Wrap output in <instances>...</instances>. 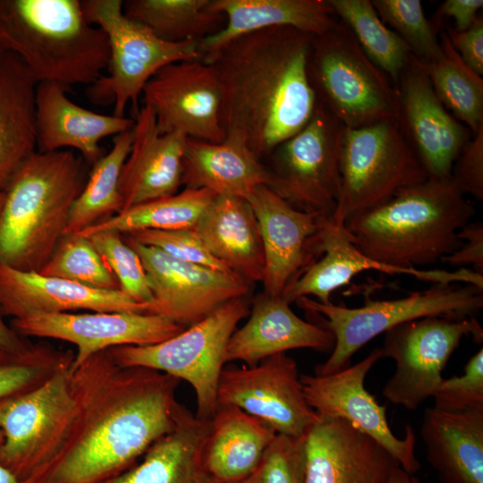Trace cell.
Segmentation results:
<instances>
[{
	"instance_id": "obj_46",
	"label": "cell",
	"mask_w": 483,
	"mask_h": 483,
	"mask_svg": "<svg viewBox=\"0 0 483 483\" xmlns=\"http://www.w3.org/2000/svg\"><path fill=\"white\" fill-rule=\"evenodd\" d=\"M451 180L463 195L483 199V128L472 136L455 159Z\"/></svg>"
},
{
	"instance_id": "obj_27",
	"label": "cell",
	"mask_w": 483,
	"mask_h": 483,
	"mask_svg": "<svg viewBox=\"0 0 483 483\" xmlns=\"http://www.w3.org/2000/svg\"><path fill=\"white\" fill-rule=\"evenodd\" d=\"M212 4L226 22L199 43L204 62L233 40L254 31L292 27L317 36L338 20L327 0H212Z\"/></svg>"
},
{
	"instance_id": "obj_43",
	"label": "cell",
	"mask_w": 483,
	"mask_h": 483,
	"mask_svg": "<svg viewBox=\"0 0 483 483\" xmlns=\"http://www.w3.org/2000/svg\"><path fill=\"white\" fill-rule=\"evenodd\" d=\"M125 236L147 246L155 247L169 256L221 272H233L215 258L193 229L140 230Z\"/></svg>"
},
{
	"instance_id": "obj_38",
	"label": "cell",
	"mask_w": 483,
	"mask_h": 483,
	"mask_svg": "<svg viewBox=\"0 0 483 483\" xmlns=\"http://www.w3.org/2000/svg\"><path fill=\"white\" fill-rule=\"evenodd\" d=\"M338 20L354 36L366 55L394 87L411 55L406 44L379 18L370 0H327Z\"/></svg>"
},
{
	"instance_id": "obj_55",
	"label": "cell",
	"mask_w": 483,
	"mask_h": 483,
	"mask_svg": "<svg viewBox=\"0 0 483 483\" xmlns=\"http://www.w3.org/2000/svg\"><path fill=\"white\" fill-rule=\"evenodd\" d=\"M3 442H4V436H3V433H2V431L0 429V447L2 446Z\"/></svg>"
},
{
	"instance_id": "obj_35",
	"label": "cell",
	"mask_w": 483,
	"mask_h": 483,
	"mask_svg": "<svg viewBox=\"0 0 483 483\" xmlns=\"http://www.w3.org/2000/svg\"><path fill=\"white\" fill-rule=\"evenodd\" d=\"M216 195L206 189L184 188L177 193L153 199L113 215L80 234L110 230L123 235L140 230L192 229Z\"/></svg>"
},
{
	"instance_id": "obj_9",
	"label": "cell",
	"mask_w": 483,
	"mask_h": 483,
	"mask_svg": "<svg viewBox=\"0 0 483 483\" xmlns=\"http://www.w3.org/2000/svg\"><path fill=\"white\" fill-rule=\"evenodd\" d=\"M80 5L86 20L106 33L110 47L108 73L89 86L87 96L97 105L113 103V115L123 117L129 104L136 114L146 83L162 67L201 58L199 42L162 40L126 17L122 0H82Z\"/></svg>"
},
{
	"instance_id": "obj_51",
	"label": "cell",
	"mask_w": 483,
	"mask_h": 483,
	"mask_svg": "<svg viewBox=\"0 0 483 483\" xmlns=\"http://www.w3.org/2000/svg\"><path fill=\"white\" fill-rule=\"evenodd\" d=\"M386 483H419V481L413 474H410L400 466H396Z\"/></svg>"
},
{
	"instance_id": "obj_30",
	"label": "cell",
	"mask_w": 483,
	"mask_h": 483,
	"mask_svg": "<svg viewBox=\"0 0 483 483\" xmlns=\"http://www.w3.org/2000/svg\"><path fill=\"white\" fill-rule=\"evenodd\" d=\"M210 253L250 284L262 282L264 249L255 214L246 199L216 196L192 228Z\"/></svg>"
},
{
	"instance_id": "obj_20",
	"label": "cell",
	"mask_w": 483,
	"mask_h": 483,
	"mask_svg": "<svg viewBox=\"0 0 483 483\" xmlns=\"http://www.w3.org/2000/svg\"><path fill=\"white\" fill-rule=\"evenodd\" d=\"M314 260L282 294L289 303L301 297H316L321 303H329L330 296L338 288L347 285L358 274L376 270L388 275H411L432 284L462 283L478 287L483 285V275L474 270H421L388 266L364 255L351 242L343 225L326 218L316 236Z\"/></svg>"
},
{
	"instance_id": "obj_49",
	"label": "cell",
	"mask_w": 483,
	"mask_h": 483,
	"mask_svg": "<svg viewBox=\"0 0 483 483\" xmlns=\"http://www.w3.org/2000/svg\"><path fill=\"white\" fill-rule=\"evenodd\" d=\"M462 245L450 255L443 258V263L452 266L472 265L474 271L483 272V225L480 222L468 223L457 234Z\"/></svg>"
},
{
	"instance_id": "obj_44",
	"label": "cell",
	"mask_w": 483,
	"mask_h": 483,
	"mask_svg": "<svg viewBox=\"0 0 483 483\" xmlns=\"http://www.w3.org/2000/svg\"><path fill=\"white\" fill-rule=\"evenodd\" d=\"M432 397L440 411L483 410V349L470 358L462 376L444 378Z\"/></svg>"
},
{
	"instance_id": "obj_2",
	"label": "cell",
	"mask_w": 483,
	"mask_h": 483,
	"mask_svg": "<svg viewBox=\"0 0 483 483\" xmlns=\"http://www.w3.org/2000/svg\"><path fill=\"white\" fill-rule=\"evenodd\" d=\"M312 38L292 27L265 29L233 40L206 62L219 80L225 137L241 140L260 160L316 109L308 73Z\"/></svg>"
},
{
	"instance_id": "obj_14",
	"label": "cell",
	"mask_w": 483,
	"mask_h": 483,
	"mask_svg": "<svg viewBox=\"0 0 483 483\" xmlns=\"http://www.w3.org/2000/svg\"><path fill=\"white\" fill-rule=\"evenodd\" d=\"M235 406L276 434L305 435L318 415L307 403L295 360L285 353L254 366L224 368L217 386V406Z\"/></svg>"
},
{
	"instance_id": "obj_5",
	"label": "cell",
	"mask_w": 483,
	"mask_h": 483,
	"mask_svg": "<svg viewBox=\"0 0 483 483\" xmlns=\"http://www.w3.org/2000/svg\"><path fill=\"white\" fill-rule=\"evenodd\" d=\"M83 186L82 162L72 151L36 150L26 157L3 190L0 263L39 272L64 235Z\"/></svg>"
},
{
	"instance_id": "obj_28",
	"label": "cell",
	"mask_w": 483,
	"mask_h": 483,
	"mask_svg": "<svg viewBox=\"0 0 483 483\" xmlns=\"http://www.w3.org/2000/svg\"><path fill=\"white\" fill-rule=\"evenodd\" d=\"M211 420L180 406L172 431L156 441L141 462L105 483H222L208 470L204 448Z\"/></svg>"
},
{
	"instance_id": "obj_4",
	"label": "cell",
	"mask_w": 483,
	"mask_h": 483,
	"mask_svg": "<svg viewBox=\"0 0 483 483\" xmlns=\"http://www.w3.org/2000/svg\"><path fill=\"white\" fill-rule=\"evenodd\" d=\"M0 50L19 57L38 83L66 89L95 83L110 60L106 33L79 0H0Z\"/></svg>"
},
{
	"instance_id": "obj_48",
	"label": "cell",
	"mask_w": 483,
	"mask_h": 483,
	"mask_svg": "<svg viewBox=\"0 0 483 483\" xmlns=\"http://www.w3.org/2000/svg\"><path fill=\"white\" fill-rule=\"evenodd\" d=\"M482 6V0H445L438 4L429 22L436 35L444 30L445 20L451 18L454 25L452 28L463 31L474 23Z\"/></svg>"
},
{
	"instance_id": "obj_16",
	"label": "cell",
	"mask_w": 483,
	"mask_h": 483,
	"mask_svg": "<svg viewBox=\"0 0 483 483\" xmlns=\"http://www.w3.org/2000/svg\"><path fill=\"white\" fill-rule=\"evenodd\" d=\"M141 96L162 133L177 132L213 143L225 139L217 74L201 58L162 67L146 83Z\"/></svg>"
},
{
	"instance_id": "obj_32",
	"label": "cell",
	"mask_w": 483,
	"mask_h": 483,
	"mask_svg": "<svg viewBox=\"0 0 483 483\" xmlns=\"http://www.w3.org/2000/svg\"><path fill=\"white\" fill-rule=\"evenodd\" d=\"M276 435L242 410L218 405L205 444L206 467L222 483L239 481L259 467Z\"/></svg>"
},
{
	"instance_id": "obj_34",
	"label": "cell",
	"mask_w": 483,
	"mask_h": 483,
	"mask_svg": "<svg viewBox=\"0 0 483 483\" xmlns=\"http://www.w3.org/2000/svg\"><path fill=\"white\" fill-rule=\"evenodd\" d=\"M123 12L162 40L197 41L218 31L225 18L212 0H127Z\"/></svg>"
},
{
	"instance_id": "obj_41",
	"label": "cell",
	"mask_w": 483,
	"mask_h": 483,
	"mask_svg": "<svg viewBox=\"0 0 483 483\" xmlns=\"http://www.w3.org/2000/svg\"><path fill=\"white\" fill-rule=\"evenodd\" d=\"M381 21L406 44L411 55L424 64L442 55L439 35L426 17L419 0H372Z\"/></svg>"
},
{
	"instance_id": "obj_42",
	"label": "cell",
	"mask_w": 483,
	"mask_h": 483,
	"mask_svg": "<svg viewBox=\"0 0 483 483\" xmlns=\"http://www.w3.org/2000/svg\"><path fill=\"white\" fill-rule=\"evenodd\" d=\"M84 236H87L99 251L123 292L140 303L149 304L153 301L142 261L137 252L127 244L123 234L104 230Z\"/></svg>"
},
{
	"instance_id": "obj_7",
	"label": "cell",
	"mask_w": 483,
	"mask_h": 483,
	"mask_svg": "<svg viewBox=\"0 0 483 483\" xmlns=\"http://www.w3.org/2000/svg\"><path fill=\"white\" fill-rule=\"evenodd\" d=\"M295 302L306 311L323 316V326L334 335L329 358L315 368V375L324 376L347 367L363 345L400 324L426 317H475L483 308V289L469 284H433L403 298L369 301L358 308L321 303L309 297Z\"/></svg>"
},
{
	"instance_id": "obj_12",
	"label": "cell",
	"mask_w": 483,
	"mask_h": 483,
	"mask_svg": "<svg viewBox=\"0 0 483 483\" xmlns=\"http://www.w3.org/2000/svg\"><path fill=\"white\" fill-rule=\"evenodd\" d=\"M343 129L317 103L307 124L269 155L266 185L298 210L331 217L339 194Z\"/></svg>"
},
{
	"instance_id": "obj_19",
	"label": "cell",
	"mask_w": 483,
	"mask_h": 483,
	"mask_svg": "<svg viewBox=\"0 0 483 483\" xmlns=\"http://www.w3.org/2000/svg\"><path fill=\"white\" fill-rule=\"evenodd\" d=\"M395 89L397 120L411 148L428 177L450 179L455 159L472 138L470 131L445 107L425 64L412 55Z\"/></svg>"
},
{
	"instance_id": "obj_31",
	"label": "cell",
	"mask_w": 483,
	"mask_h": 483,
	"mask_svg": "<svg viewBox=\"0 0 483 483\" xmlns=\"http://www.w3.org/2000/svg\"><path fill=\"white\" fill-rule=\"evenodd\" d=\"M268 176L266 165L237 138L225 137L218 143L186 140L182 159L185 188L246 199L257 186L266 185Z\"/></svg>"
},
{
	"instance_id": "obj_45",
	"label": "cell",
	"mask_w": 483,
	"mask_h": 483,
	"mask_svg": "<svg viewBox=\"0 0 483 483\" xmlns=\"http://www.w3.org/2000/svg\"><path fill=\"white\" fill-rule=\"evenodd\" d=\"M261 467V483H304V436L277 434Z\"/></svg>"
},
{
	"instance_id": "obj_6",
	"label": "cell",
	"mask_w": 483,
	"mask_h": 483,
	"mask_svg": "<svg viewBox=\"0 0 483 483\" xmlns=\"http://www.w3.org/2000/svg\"><path fill=\"white\" fill-rule=\"evenodd\" d=\"M308 73L318 103L344 128L397 119V90L340 20L313 36Z\"/></svg>"
},
{
	"instance_id": "obj_37",
	"label": "cell",
	"mask_w": 483,
	"mask_h": 483,
	"mask_svg": "<svg viewBox=\"0 0 483 483\" xmlns=\"http://www.w3.org/2000/svg\"><path fill=\"white\" fill-rule=\"evenodd\" d=\"M442 55L425 64L432 87L445 107L462 123L472 136L483 128V79L453 48L443 30Z\"/></svg>"
},
{
	"instance_id": "obj_1",
	"label": "cell",
	"mask_w": 483,
	"mask_h": 483,
	"mask_svg": "<svg viewBox=\"0 0 483 483\" xmlns=\"http://www.w3.org/2000/svg\"><path fill=\"white\" fill-rule=\"evenodd\" d=\"M180 380L123 367L104 351L71 369L75 412L55 455L30 483H105L175 426Z\"/></svg>"
},
{
	"instance_id": "obj_29",
	"label": "cell",
	"mask_w": 483,
	"mask_h": 483,
	"mask_svg": "<svg viewBox=\"0 0 483 483\" xmlns=\"http://www.w3.org/2000/svg\"><path fill=\"white\" fill-rule=\"evenodd\" d=\"M419 433L442 483H483V410L427 409Z\"/></svg>"
},
{
	"instance_id": "obj_53",
	"label": "cell",
	"mask_w": 483,
	"mask_h": 483,
	"mask_svg": "<svg viewBox=\"0 0 483 483\" xmlns=\"http://www.w3.org/2000/svg\"><path fill=\"white\" fill-rule=\"evenodd\" d=\"M262 463V462H261ZM262 467H259L248 477L233 483H261Z\"/></svg>"
},
{
	"instance_id": "obj_3",
	"label": "cell",
	"mask_w": 483,
	"mask_h": 483,
	"mask_svg": "<svg viewBox=\"0 0 483 483\" xmlns=\"http://www.w3.org/2000/svg\"><path fill=\"white\" fill-rule=\"evenodd\" d=\"M475 208L450 179L428 177L343 224L364 255L410 268L435 264L460 248L459 231Z\"/></svg>"
},
{
	"instance_id": "obj_24",
	"label": "cell",
	"mask_w": 483,
	"mask_h": 483,
	"mask_svg": "<svg viewBox=\"0 0 483 483\" xmlns=\"http://www.w3.org/2000/svg\"><path fill=\"white\" fill-rule=\"evenodd\" d=\"M131 150L123 165L120 212L174 195L182 185V159L187 138L162 133L152 110L142 105L135 116Z\"/></svg>"
},
{
	"instance_id": "obj_21",
	"label": "cell",
	"mask_w": 483,
	"mask_h": 483,
	"mask_svg": "<svg viewBox=\"0 0 483 483\" xmlns=\"http://www.w3.org/2000/svg\"><path fill=\"white\" fill-rule=\"evenodd\" d=\"M257 218L264 249V292L282 296L315 260L316 235L326 218L298 210L267 185L246 198Z\"/></svg>"
},
{
	"instance_id": "obj_22",
	"label": "cell",
	"mask_w": 483,
	"mask_h": 483,
	"mask_svg": "<svg viewBox=\"0 0 483 483\" xmlns=\"http://www.w3.org/2000/svg\"><path fill=\"white\" fill-rule=\"evenodd\" d=\"M396 460L349 421L318 416L304 435V483H386Z\"/></svg>"
},
{
	"instance_id": "obj_50",
	"label": "cell",
	"mask_w": 483,
	"mask_h": 483,
	"mask_svg": "<svg viewBox=\"0 0 483 483\" xmlns=\"http://www.w3.org/2000/svg\"><path fill=\"white\" fill-rule=\"evenodd\" d=\"M31 343H27L12 326L3 319L0 310V350L10 352L26 351Z\"/></svg>"
},
{
	"instance_id": "obj_39",
	"label": "cell",
	"mask_w": 483,
	"mask_h": 483,
	"mask_svg": "<svg viewBox=\"0 0 483 483\" xmlns=\"http://www.w3.org/2000/svg\"><path fill=\"white\" fill-rule=\"evenodd\" d=\"M102 290H120L108 265L91 241L80 233L64 234L38 272Z\"/></svg>"
},
{
	"instance_id": "obj_8",
	"label": "cell",
	"mask_w": 483,
	"mask_h": 483,
	"mask_svg": "<svg viewBox=\"0 0 483 483\" xmlns=\"http://www.w3.org/2000/svg\"><path fill=\"white\" fill-rule=\"evenodd\" d=\"M248 314L246 300L237 298L164 342L119 346L107 352L123 367L150 369L187 381L196 395L195 416L211 420L217 409V386L228 342Z\"/></svg>"
},
{
	"instance_id": "obj_17",
	"label": "cell",
	"mask_w": 483,
	"mask_h": 483,
	"mask_svg": "<svg viewBox=\"0 0 483 483\" xmlns=\"http://www.w3.org/2000/svg\"><path fill=\"white\" fill-rule=\"evenodd\" d=\"M382 358L381 348L374 349L358 363L324 376H301L303 394L309 406L318 416L343 419L379 443L410 474L421 467L415 454L416 436L411 425L405 436L392 432L386 408L366 390L365 377Z\"/></svg>"
},
{
	"instance_id": "obj_36",
	"label": "cell",
	"mask_w": 483,
	"mask_h": 483,
	"mask_svg": "<svg viewBox=\"0 0 483 483\" xmlns=\"http://www.w3.org/2000/svg\"><path fill=\"white\" fill-rule=\"evenodd\" d=\"M132 128L116 135L111 150L92 165L89 178L72 206L64 234L80 233L120 212L119 181L131 150Z\"/></svg>"
},
{
	"instance_id": "obj_11",
	"label": "cell",
	"mask_w": 483,
	"mask_h": 483,
	"mask_svg": "<svg viewBox=\"0 0 483 483\" xmlns=\"http://www.w3.org/2000/svg\"><path fill=\"white\" fill-rule=\"evenodd\" d=\"M72 361L34 388L0 401V464L23 483L46 468L71 427L75 412Z\"/></svg>"
},
{
	"instance_id": "obj_13",
	"label": "cell",
	"mask_w": 483,
	"mask_h": 483,
	"mask_svg": "<svg viewBox=\"0 0 483 483\" xmlns=\"http://www.w3.org/2000/svg\"><path fill=\"white\" fill-rule=\"evenodd\" d=\"M384 334L382 357L394 360L396 369L382 394L390 402L411 411L433 396L444 379L443 369L463 336L471 335L479 343L483 340V329L475 317H426Z\"/></svg>"
},
{
	"instance_id": "obj_26",
	"label": "cell",
	"mask_w": 483,
	"mask_h": 483,
	"mask_svg": "<svg viewBox=\"0 0 483 483\" xmlns=\"http://www.w3.org/2000/svg\"><path fill=\"white\" fill-rule=\"evenodd\" d=\"M67 89L51 81L38 83L36 92V148L41 153L72 148L95 164L104 154L100 141L131 129L134 119L95 113L78 106Z\"/></svg>"
},
{
	"instance_id": "obj_33",
	"label": "cell",
	"mask_w": 483,
	"mask_h": 483,
	"mask_svg": "<svg viewBox=\"0 0 483 483\" xmlns=\"http://www.w3.org/2000/svg\"><path fill=\"white\" fill-rule=\"evenodd\" d=\"M37 86L19 57L0 50V191L36 151Z\"/></svg>"
},
{
	"instance_id": "obj_40",
	"label": "cell",
	"mask_w": 483,
	"mask_h": 483,
	"mask_svg": "<svg viewBox=\"0 0 483 483\" xmlns=\"http://www.w3.org/2000/svg\"><path fill=\"white\" fill-rule=\"evenodd\" d=\"M73 359L72 352L47 343H31L21 352L0 350V401L40 385Z\"/></svg>"
},
{
	"instance_id": "obj_47",
	"label": "cell",
	"mask_w": 483,
	"mask_h": 483,
	"mask_svg": "<svg viewBox=\"0 0 483 483\" xmlns=\"http://www.w3.org/2000/svg\"><path fill=\"white\" fill-rule=\"evenodd\" d=\"M445 34L462 60L479 75H483V18L479 15L466 30L445 27Z\"/></svg>"
},
{
	"instance_id": "obj_10",
	"label": "cell",
	"mask_w": 483,
	"mask_h": 483,
	"mask_svg": "<svg viewBox=\"0 0 483 483\" xmlns=\"http://www.w3.org/2000/svg\"><path fill=\"white\" fill-rule=\"evenodd\" d=\"M339 171L337 204L329 219L341 225L352 216L428 177L397 119L344 128Z\"/></svg>"
},
{
	"instance_id": "obj_25",
	"label": "cell",
	"mask_w": 483,
	"mask_h": 483,
	"mask_svg": "<svg viewBox=\"0 0 483 483\" xmlns=\"http://www.w3.org/2000/svg\"><path fill=\"white\" fill-rule=\"evenodd\" d=\"M330 331L299 318L283 296L262 293L252 303L248 321L232 335L225 361L240 360L254 366L278 353L301 348L333 350Z\"/></svg>"
},
{
	"instance_id": "obj_52",
	"label": "cell",
	"mask_w": 483,
	"mask_h": 483,
	"mask_svg": "<svg viewBox=\"0 0 483 483\" xmlns=\"http://www.w3.org/2000/svg\"><path fill=\"white\" fill-rule=\"evenodd\" d=\"M0 483H23L9 470L0 464Z\"/></svg>"
},
{
	"instance_id": "obj_54",
	"label": "cell",
	"mask_w": 483,
	"mask_h": 483,
	"mask_svg": "<svg viewBox=\"0 0 483 483\" xmlns=\"http://www.w3.org/2000/svg\"><path fill=\"white\" fill-rule=\"evenodd\" d=\"M4 199V191H0V214H1V211H2Z\"/></svg>"
},
{
	"instance_id": "obj_15",
	"label": "cell",
	"mask_w": 483,
	"mask_h": 483,
	"mask_svg": "<svg viewBox=\"0 0 483 483\" xmlns=\"http://www.w3.org/2000/svg\"><path fill=\"white\" fill-rule=\"evenodd\" d=\"M123 238L140 256L146 271L153 295L148 313L188 327L249 292L250 283L235 272L182 261L155 247Z\"/></svg>"
},
{
	"instance_id": "obj_18",
	"label": "cell",
	"mask_w": 483,
	"mask_h": 483,
	"mask_svg": "<svg viewBox=\"0 0 483 483\" xmlns=\"http://www.w3.org/2000/svg\"><path fill=\"white\" fill-rule=\"evenodd\" d=\"M23 336L65 341L77 348L73 369L91 356L119 346H143L164 342L186 327L165 317L139 312L35 314L13 319Z\"/></svg>"
},
{
	"instance_id": "obj_23",
	"label": "cell",
	"mask_w": 483,
	"mask_h": 483,
	"mask_svg": "<svg viewBox=\"0 0 483 483\" xmlns=\"http://www.w3.org/2000/svg\"><path fill=\"white\" fill-rule=\"evenodd\" d=\"M0 310L17 319L76 310L148 313V304L135 301L121 290L96 289L0 263Z\"/></svg>"
}]
</instances>
